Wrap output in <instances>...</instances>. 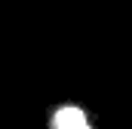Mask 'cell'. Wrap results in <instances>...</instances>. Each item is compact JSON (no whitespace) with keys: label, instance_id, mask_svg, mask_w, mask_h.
Listing matches in <instances>:
<instances>
[{"label":"cell","instance_id":"6da1fadb","mask_svg":"<svg viewBox=\"0 0 132 129\" xmlns=\"http://www.w3.org/2000/svg\"><path fill=\"white\" fill-rule=\"evenodd\" d=\"M52 129H89V126H86V120L77 108H62L52 120Z\"/></svg>","mask_w":132,"mask_h":129}]
</instances>
